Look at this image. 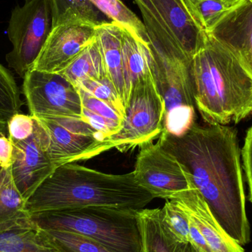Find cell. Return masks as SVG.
<instances>
[{"label":"cell","instance_id":"26","mask_svg":"<svg viewBox=\"0 0 252 252\" xmlns=\"http://www.w3.org/2000/svg\"><path fill=\"white\" fill-rule=\"evenodd\" d=\"M23 102L11 72L0 63V120L8 122L19 113Z\"/></svg>","mask_w":252,"mask_h":252},{"label":"cell","instance_id":"33","mask_svg":"<svg viewBox=\"0 0 252 252\" xmlns=\"http://www.w3.org/2000/svg\"><path fill=\"white\" fill-rule=\"evenodd\" d=\"M250 1H252V0H250Z\"/></svg>","mask_w":252,"mask_h":252},{"label":"cell","instance_id":"15","mask_svg":"<svg viewBox=\"0 0 252 252\" xmlns=\"http://www.w3.org/2000/svg\"><path fill=\"white\" fill-rule=\"evenodd\" d=\"M143 252H198L191 243L179 241L163 219L161 208L138 210Z\"/></svg>","mask_w":252,"mask_h":252},{"label":"cell","instance_id":"1","mask_svg":"<svg viewBox=\"0 0 252 252\" xmlns=\"http://www.w3.org/2000/svg\"><path fill=\"white\" fill-rule=\"evenodd\" d=\"M161 146L186 167L214 217L241 246L251 240L236 129L195 123L181 135L163 130Z\"/></svg>","mask_w":252,"mask_h":252},{"label":"cell","instance_id":"32","mask_svg":"<svg viewBox=\"0 0 252 252\" xmlns=\"http://www.w3.org/2000/svg\"><path fill=\"white\" fill-rule=\"evenodd\" d=\"M1 135L9 136L8 128H7V122L0 120V136Z\"/></svg>","mask_w":252,"mask_h":252},{"label":"cell","instance_id":"5","mask_svg":"<svg viewBox=\"0 0 252 252\" xmlns=\"http://www.w3.org/2000/svg\"><path fill=\"white\" fill-rule=\"evenodd\" d=\"M140 10L152 55H177L192 62L207 32L186 0H133Z\"/></svg>","mask_w":252,"mask_h":252},{"label":"cell","instance_id":"2","mask_svg":"<svg viewBox=\"0 0 252 252\" xmlns=\"http://www.w3.org/2000/svg\"><path fill=\"white\" fill-rule=\"evenodd\" d=\"M154 198L136 182L133 172L109 174L71 162L56 167L27 200L26 205L31 216L87 207L137 211Z\"/></svg>","mask_w":252,"mask_h":252},{"label":"cell","instance_id":"9","mask_svg":"<svg viewBox=\"0 0 252 252\" xmlns=\"http://www.w3.org/2000/svg\"><path fill=\"white\" fill-rule=\"evenodd\" d=\"M23 79V93L31 116L82 118L79 91L62 74L32 69Z\"/></svg>","mask_w":252,"mask_h":252},{"label":"cell","instance_id":"27","mask_svg":"<svg viewBox=\"0 0 252 252\" xmlns=\"http://www.w3.org/2000/svg\"><path fill=\"white\" fill-rule=\"evenodd\" d=\"M161 210L163 219L174 236L182 242L190 243L189 219L177 203L173 199L165 200Z\"/></svg>","mask_w":252,"mask_h":252},{"label":"cell","instance_id":"10","mask_svg":"<svg viewBox=\"0 0 252 252\" xmlns=\"http://www.w3.org/2000/svg\"><path fill=\"white\" fill-rule=\"evenodd\" d=\"M133 172L136 182L155 198L170 199L194 185L186 167L158 142L140 147Z\"/></svg>","mask_w":252,"mask_h":252},{"label":"cell","instance_id":"24","mask_svg":"<svg viewBox=\"0 0 252 252\" xmlns=\"http://www.w3.org/2000/svg\"><path fill=\"white\" fill-rule=\"evenodd\" d=\"M206 32H209L242 0H186Z\"/></svg>","mask_w":252,"mask_h":252},{"label":"cell","instance_id":"3","mask_svg":"<svg viewBox=\"0 0 252 252\" xmlns=\"http://www.w3.org/2000/svg\"><path fill=\"white\" fill-rule=\"evenodd\" d=\"M191 78L195 108L206 124H237L252 115V75L207 32L191 62Z\"/></svg>","mask_w":252,"mask_h":252},{"label":"cell","instance_id":"18","mask_svg":"<svg viewBox=\"0 0 252 252\" xmlns=\"http://www.w3.org/2000/svg\"><path fill=\"white\" fill-rule=\"evenodd\" d=\"M82 106V118L106 139L120 131L125 113L113 105L78 89Z\"/></svg>","mask_w":252,"mask_h":252},{"label":"cell","instance_id":"7","mask_svg":"<svg viewBox=\"0 0 252 252\" xmlns=\"http://www.w3.org/2000/svg\"><path fill=\"white\" fill-rule=\"evenodd\" d=\"M52 30L51 0H25L13 9L7 28L13 50L6 61L21 78L32 69Z\"/></svg>","mask_w":252,"mask_h":252},{"label":"cell","instance_id":"34","mask_svg":"<svg viewBox=\"0 0 252 252\" xmlns=\"http://www.w3.org/2000/svg\"></svg>","mask_w":252,"mask_h":252},{"label":"cell","instance_id":"31","mask_svg":"<svg viewBox=\"0 0 252 252\" xmlns=\"http://www.w3.org/2000/svg\"><path fill=\"white\" fill-rule=\"evenodd\" d=\"M13 141L7 135L0 136V168H10L13 160Z\"/></svg>","mask_w":252,"mask_h":252},{"label":"cell","instance_id":"8","mask_svg":"<svg viewBox=\"0 0 252 252\" xmlns=\"http://www.w3.org/2000/svg\"><path fill=\"white\" fill-rule=\"evenodd\" d=\"M38 120L48 134L49 152L56 168L66 163L90 159L113 148L82 118L52 117Z\"/></svg>","mask_w":252,"mask_h":252},{"label":"cell","instance_id":"30","mask_svg":"<svg viewBox=\"0 0 252 252\" xmlns=\"http://www.w3.org/2000/svg\"><path fill=\"white\" fill-rule=\"evenodd\" d=\"M241 154L244 170L249 186V201L252 204V126L247 130Z\"/></svg>","mask_w":252,"mask_h":252},{"label":"cell","instance_id":"19","mask_svg":"<svg viewBox=\"0 0 252 252\" xmlns=\"http://www.w3.org/2000/svg\"><path fill=\"white\" fill-rule=\"evenodd\" d=\"M123 68L127 101L135 81L153 71L154 59L148 44L123 28Z\"/></svg>","mask_w":252,"mask_h":252},{"label":"cell","instance_id":"29","mask_svg":"<svg viewBox=\"0 0 252 252\" xmlns=\"http://www.w3.org/2000/svg\"><path fill=\"white\" fill-rule=\"evenodd\" d=\"M34 118L31 115L18 113L7 122L9 137L13 142L25 140L34 130Z\"/></svg>","mask_w":252,"mask_h":252},{"label":"cell","instance_id":"13","mask_svg":"<svg viewBox=\"0 0 252 252\" xmlns=\"http://www.w3.org/2000/svg\"><path fill=\"white\" fill-rule=\"evenodd\" d=\"M207 33L229 50L252 76V1L242 0Z\"/></svg>","mask_w":252,"mask_h":252},{"label":"cell","instance_id":"11","mask_svg":"<svg viewBox=\"0 0 252 252\" xmlns=\"http://www.w3.org/2000/svg\"><path fill=\"white\" fill-rule=\"evenodd\" d=\"M34 130L25 140L13 142L11 173L16 188L25 200L56 169L50 158V139L47 130L34 118Z\"/></svg>","mask_w":252,"mask_h":252},{"label":"cell","instance_id":"14","mask_svg":"<svg viewBox=\"0 0 252 252\" xmlns=\"http://www.w3.org/2000/svg\"><path fill=\"white\" fill-rule=\"evenodd\" d=\"M170 199L177 203L196 226L211 252H245L216 220L195 185Z\"/></svg>","mask_w":252,"mask_h":252},{"label":"cell","instance_id":"28","mask_svg":"<svg viewBox=\"0 0 252 252\" xmlns=\"http://www.w3.org/2000/svg\"><path fill=\"white\" fill-rule=\"evenodd\" d=\"M76 87L100 100L113 105L117 109L126 114L124 102L109 77H105L102 79L84 81Z\"/></svg>","mask_w":252,"mask_h":252},{"label":"cell","instance_id":"20","mask_svg":"<svg viewBox=\"0 0 252 252\" xmlns=\"http://www.w3.org/2000/svg\"><path fill=\"white\" fill-rule=\"evenodd\" d=\"M0 252H61L35 223L0 232Z\"/></svg>","mask_w":252,"mask_h":252},{"label":"cell","instance_id":"4","mask_svg":"<svg viewBox=\"0 0 252 252\" xmlns=\"http://www.w3.org/2000/svg\"><path fill=\"white\" fill-rule=\"evenodd\" d=\"M137 211L115 207H87L45 212L31 216L40 229L75 232L100 243L112 252H143Z\"/></svg>","mask_w":252,"mask_h":252},{"label":"cell","instance_id":"16","mask_svg":"<svg viewBox=\"0 0 252 252\" xmlns=\"http://www.w3.org/2000/svg\"><path fill=\"white\" fill-rule=\"evenodd\" d=\"M123 28L114 22L96 27L95 38L101 50L107 76L115 86L126 107V94L122 53Z\"/></svg>","mask_w":252,"mask_h":252},{"label":"cell","instance_id":"21","mask_svg":"<svg viewBox=\"0 0 252 252\" xmlns=\"http://www.w3.org/2000/svg\"><path fill=\"white\" fill-rule=\"evenodd\" d=\"M53 28L64 24H84L97 27L108 21L90 0H51Z\"/></svg>","mask_w":252,"mask_h":252},{"label":"cell","instance_id":"12","mask_svg":"<svg viewBox=\"0 0 252 252\" xmlns=\"http://www.w3.org/2000/svg\"><path fill=\"white\" fill-rule=\"evenodd\" d=\"M96 27L84 24L55 27L32 69L60 73L94 41Z\"/></svg>","mask_w":252,"mask_h":252},{"label":"cell","instance_id":"22","mask_svg":"<svg viewBox=\"0 0 252 252\" xmlns=\"http://www.w3.org/2000/svg\"><path fill=\"white\" fill-rule=\"evenodd\" d=\"M60 74L75 87L84 81L108 77L101 50L96 38Z\"/></svg>","mask_w":252,"mask_h":252},{"label":"cell","instance_id":"25","mask_svg":"<svg viewBox=\"0 0 252 252\" xmlns=\"http://www.w3.org/2000/svg\"><path fill=\"white\" fill-rule=\"evenodd\" d=\"M41 230L61 252H112L100 243L75 232L55 229Z\"/></svg>","mask_w":252,"mask_h":252},{"label":"cell","instance_id":"6","mask_svg":"<svg viewBox=\"0 0 252 252\" xmlns=\"http://www.w3.org/2000/svg\"><path fill=\"white\" fill-rule=\"evenodd\" d=\"M165 109V102L151 71L135 81L122 127L107 140L122 153L153 142L164 130Z\"/></svg>","mask_w":252,"mask_h":252},{"label":"cell","instance_id":"17","mask_svg":"<svg viewBox=\"0 0 252 252\" xmlns=\"http://www.w3.org/2000/svg\"><path fill=\"white\" fill-rule=\"evenodd\" d=\"M33 223L10 168H0V232Z\"/></svg>","mask_w":252,"mask_h":252},{"label":"cell","instance_id":"23","mask_svg":"<svg viewBox=\"0 0 252 252\" xmlns=\"http://www.w3.org/2000/svg\"><path fill=\"white\" fill-rule=\"evenodd\" d=\"M107 19L118 24L132 35L148 44L142 21L121 0H90Z\"/></svg>","mask_w":252,"mask_h":252},{"label":"cell","instance_id":"35","mask_svg":"<svg viewBox=\"0 0 252 252\" xmlns=\"http://www.w3.org/2000/svg\"></svg>","mask_w":252,"mask_h":252}]
</instances>
